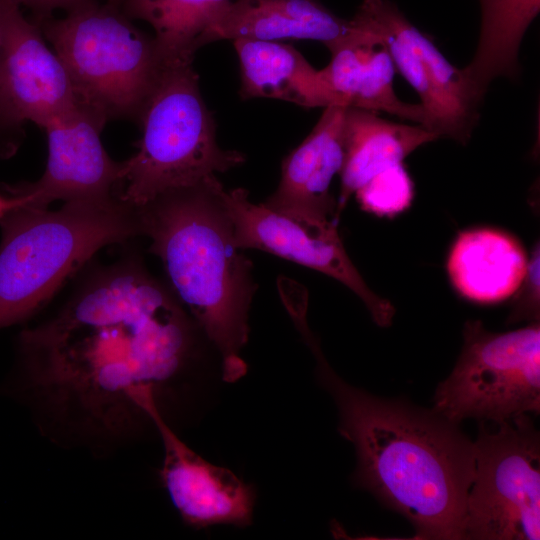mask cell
Listing matches in <instances>:
<instances>
[{"label": "cell", "mask_w": 540, "mask_h": 540, "mask_svg": "<svg viewBox=\"0 0 540 540\" xmlns=\"http://www.w3.org/2000/svg\"><path fill=\"white\" fill-rule=\"evenodd\" d=\"M74 277L60 307L19 333L4 391L51 443L101 458L153 425L134 397L185 370L200 329L133 248Z\"/></svg>", "instance_id": "obj_1"}, {"label": "cell", "mask_w": 540, "mask_h": 540, "mask_svg": "<svg viewBox=\"0 0 540 540\" xmlns=\"http://www.w3.org/2000/svg\"><path fill=\"white\" fill-rule=\"evenodd\" d=\"M303 339L315 357L319 383L336 404L338 431L355 448L354 483L403 515L415 539H464L473 441L433 409L347 383L329 365L313 333Z\"/></svg>", "instance_id": "obj_2"}, {"label": "cell", "mask_w": 540, "mask_h": 540, "mask_svg": "<svg viewBox=\"0 0 540 540\" xmlns=\"http://www.w3.org/2000/svg\"><path fill=\"white\" fill-rule=\"evenodd\" d=\"M216 176L166 191L137 206L142 236L160 258L168 284L219 353L223 380L241 379V357L256 285L252 263L235 243Z\"/></svg>", "instance_id": "obj_3"}, {"label": "cell", "mask_w": 540, "mask_h": 540, "mask_svg": "<svg viewBox=\"0 0 540 540\" xmlns=\"http://www.w3.org/2000/svg\"><path fill=\"white\" fill-rule=\"evenodd\" d=\"M18 197L0 219V329L35 315L101 248L142 236L138 207L120 195L57 210Z\"/></svg>", "instance_id": "obj_4"}, {"label": "cell", "mask_w": 540, "mask_h": 540, "mask_svg": "<svg viewBox=\"0 0 540 540\" xmlns=\"http://www.w3.org/2000/svg\"><path fill=\"white\" fill-rule=\"evenodd\" d=\"M192 60H164L138 117L142 137L137 152L122 161L120 192L134 206L169 190L201 184L245 161L242 153L218 146Z\"/></svg>", "instance_id": "obj_5"}, {"label": "cell", "mask_w": 540, "mask_h": 540, "mask_svg": "<svg viewBox=\"0 0 540 540\" xmlns=\"http://www.w3.org/2000/svg\"><path fill=\"white\" fill-rule=\"evenodd\" d=\"M44 38L62 61L79 108L103 126L139 117L164 65L154 37L120 8L96 1L61 19H44Z\"/></svg>", "instance_id": "obj_6"}, {"label": "cell", "mask_w": 540, "mask_h": 540, "mask_svg": "<svg viewBox=\"0 0 540 540\" xmlns=\"http://www.w3.org/2000/svg\"><path fill=\"white\" fill-rule=\"evenodd\" d=\"M433 400L432 409L457 424L469 418L501 422L539 414V321L495 333L479 320H468L462 351Z\"/></svg>", "instance_id": "obj_7"}, {"label": "cell", "mask_w": 540, "mask_h": 540, "mask_svg": "<svg viewBox=\"0 0 540 540\" xmlns=\"http://www.w3.org/2000/svg\"><path fill=\"white\" fill-rule=\"evenodd\" d=\"M464 539L538 540L540 438L529 414L479 421Z\"/></svg>", "instance_id": "obj_8"}, {"label": "cell", "mask_w": 540, "mask_h": 540, "mask_svg": "<svg viewBox=\"0 0 540 540\" xmlns=\"http://www.w3.org/2000/svg\"><path fill=\"white\" fill-rule=\"evenodd\" d=\"M354 17L382 39L396 70L419 95L425 115L422 127L439 138L466 144L483 98L464 69L452 65L389 0H363Z\"/></svg>", "instance_id": "obj_9"}, {"label": "cell", "mask_w": 540, "mask_h": 540, "mask_svg": "<svg viewBox=\"0 0 540 540\" xmlns=\"http://www.w3.org/2000/svg\"><path fill=\"white\" fill-rule=\"evenodd\" d=\"M220 196L239 249L261 250L324 273L353 291L378 326L391 325L393 305L366 284L344 248L336 221L291 218L252 203L242 188L227 190L221 185Z\"/></svg>", "instance_id": "obj_10"}, {"label": "cell", "mask_w": 540, "mask_h": 540, "mask_svg": "<svg viewBox=\"0 0 540 540\" xmlns=\"http://www.w3.org/2000/svg\"><path fill=\"white\" fill-rule=\"evenodd\" d=\"M80 109L67 71L15 0H0V121L44 127Z\"/></svg>", "instance_id": "obj_11"}, {"label": "cell", "mask_w": 540, "mask_h": 540, "mask_svg": "<svg viewBox=\"0 0 540 540\" xmlns=\"http://www.w3.org/2000/svg\"><path fill=\"white\" fill-rule=\"evenodd\" d=\"M135 401L161 438L160 478L183 522L196 529L218 524L248 526L255 505L254 488L189 448L165 420L154 388L139 391Z\"/></svg>", "instance_id": "obj_12"}, {"label": "cell", "mask_w": 540, "mask_h": 540, "mask_svg": "<svg viewBox=\"0 0 540 540\" xmlns=\"http://www.w3.org/2000/svg\"><path fill=\"white\" fill-rule=\"evenodd\" d=\"M103 125L78 109L46 124L48 159L35 182L7 188L25 203L48 207L57 200H105L120 195L122 162L114 161L101 141Z\"/></svg>", "instance_id": "obj_13"}, {"label": "cell", "mask_w": 540, "mask_h": 540, "mask_svg": "<svg viewBox=\"0 0 540 540\" xmlns=\"http://www.w3.org/2000/svg\"><path fill=\"white\" fill-rule=\"evenodd\" d=\"M346 108L336 104L324 108L310 134L285 157L279 185L265 206L302 221H336L337 202L330 184L345 160Z\"/></svg>", "instance_id": "obj_14"}, {"label": "cell", "mask_w": 540, "mask_h": 540, "mask_svg": "<svg viewBox=\"0 0 540 540\" xmlns=\"http://www.w3.org/2000/svg\"><path fill=\"white\" fill-rule=\"evenodd\" d=\"M354 30L352 19L338 17L316 0H236L219 9L196 41V49L217 40L306 39L330 51Z\"/></svg>", "instance_id": "obj_15"}, {"label": "cell", "mask_w": 540, "mask_h": 540, "mask_svg": "<svg viewBox=\"0 0 540 540\" xmlns=\"http://www.w3.org/2000/svg\"><path fill=\"white\" fill-rule=\"evenodd\" d=\"M352 20L353 32L330 51L322 77L343 106L383 111L422 126L420 103L403 102L394 91L396 67L387 46L355 17Z\"/></svg>", "instance_id": "obj_16"}, {"label": "cell", "mask_w": 540, "mask_h": 540, "mask_svg": "<svg viewBox=\"0 0 540 540\" xmlns=\"http://www.w3.org/2000/svg\"><path fill=\"white\" fill-rule=\"evenodd\" d=\"M528 262L517 239L503 231L479 228L459 233L448 255L447 272L461 296L494 304L517 292Z\"/></svg>", "instance_id": "obj_17"}, {"label": "cell", "mask_w": 540, "mask_h": 540, "mask_svg": "<svg viewBox=\"0 0 540 540\" xmlns=\"http://www.w3.org/2000/svg\"><path fill=\"white\" fill-rule=\"evenodd\" d=\"M244 99L265 97L305 108L341 105L321 75L299 51L278 41L233 40ZM343 106V105H342Z\"/></svg>", "instance_id": "obj_18"}, {"label": "cell", "mask_w": 540, "mask_h": 540, "mask_svg": "<svg viewBox=\"0 0 540 540\" xmlns=\"http://www.w3.org/2000/svg\"><path fill=\"white\" fill-rule=\"evenodd\" d=\"M345 160L340 172L337 215L350 196L373 176L439 137L421 125L390 122L375 112L347 107L344 117Z\"/></svg>", "instance_id": "obj_19"}, {"label": "cell", "mask_w": 540, "mask_h": 540, "mask_svg": "<svg viewBox=\"0 0 540 540\" xmlns=\"http://www.w3.org/2000/svg\"><path fill=\"white\" fill-rule=\"evenodd\" d=\"M480 35L476 52L464 72L483 98L498 77L519 74L518 54L525 32L540 11V0H479Z\"/></svg>", "instance_id": "obj_20"}, {"label": "cell", "mask_w": 540, "mask_h": 540, "mask_svg": "<svg viewBox=\"0 0 540 540\" xmlns=\"http://www.w3.org/2000/svg\"><path fill=\"white\" fill-rule=\"evenodd\" d=\"M231 0H124L129 17L148 22L165 59L193 58L196 41L214 14Z\"/></svg>", "instance_id": "obj_21"}, {"label": "cell", "mask_w": 540, "mask_h": 540, "mask_svg": "<svg viewBox=\"0 0 540 540\" xmlns=\"http://www.w3.org/2000/svg\"><path fill=\"white\" fill-rule=\"evenodd\" d=\"M355 194L365 211L392 217L411 205L415 191L409 173L399 163L373 176Z\"/></svg>", "instance_id": "obj_22"}, {"label": "cell", "mask_w": 540, "mask_h": 540, "mask_svg": "<svg viewBox=\"0 0 540 540\" xmlns=\"http://www.w3.org/2000/svg\"><path fill=\"white\" fill-rule=\"evenodd\" d=\"M518 295L514 301L509 323L522 320L539 321V247L534 249L528 262L527 272L523 282L517 290Z\"/></svg>", "instance_id": "obj_23"}, {"label": "cell", "mask_w": 540, "mask_h": 540, "mask_svg": "<svg viewBox=\"0 0 540 540\" xmlns=\"http://www.w3.org/2000/svg\"><path fill=\"white\" fill-rule=\"evenodd\" d=\"M19 5H25L32 9L41 20L56 9H64L68 12L86 6L95 0H15Z\"/></svg>", "instance_id": "obj_24"}, {"label": "cell", "mask_w": 540, "mask_h": 540, "mask_svg": "<svg viewBox=\"0 0 540 540\" xmlns=\"http://www.w3.org/2000/svg\"><path fill=\"white\" fill-rule=\"evenodd\" d=\"M20 201L21 199L18 196L9 194V196L5 197L0 194V219L6 212L17 206Z\"/></svg>", "instance_id": "obj_25"}, {"label": "cell", "mask_w": 540, "mask_h": 540, "mask_svg": "<svg viewBox=\"0 0 540 540\" xmlns=\"http://www.w3.org/2000/svg\"><path fill=\"white\" fill-rule=\"evenodd\" d=\"M124 0H108V4L115 6L117 8H120L123 4Z\"/></svg>", "instance_id": "obj_26"}]
</instances>
